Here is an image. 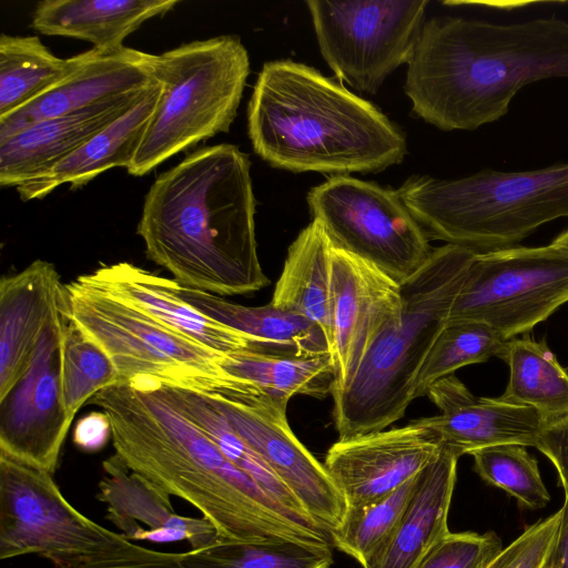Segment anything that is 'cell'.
I'll use <instances>...</instances> for the list:
<instances>
[{"label": "cell", "mask_w": 568, "mask_h": 568, "mask_svg": "<svg viewBox=\"0 0 568 568\" xmlns=\"http://www.w3.org/2000/svg\"><path fill=\"white\" fill-rule=\"evenodd\" d=\"M550 244L568 252V227L556 236Z\"/></svg>", "instance_id": "43"}, {"label": "cell", "mask_w": 568, "mask_h": 568, "mask_svg": "<svg viewBox=\"0 0 568 568\" xmlns=\"http://www.w3.org/2000/svg\"><path fill=\"white\" fill-rule=\"evenodd\" d=\"M397 192L429 240L486 253L568 217V163L447 180L413 175Z\"/></svg>", "instance_id": "6"}, {"label": "cell", "mask_w": 568, "mask_h": 568, "mask_svg": "<svg viewBox=\"0 0 568 568\" xmlns=\"http://www.w3.org/2000/svg\"><path fill=\"white\" fill-rule=\"evenodd\" d=\"M221 366L235 379L284 404L295 395L325 397L334 385L331 354L295 357L239 351L224 355Z\"/></svg>", "instance_id": "28"}, {"label": "cell", "mask_w": 568, "mask_h": 568, "mask_svg": "<svg viewBox=\"0 0 568 568\" xmlns=\"http://www.w3.org/2000/svg\"><path fill=\"white\" fill-rule=\"evenodd\" d=\"M176 0H44L37 4L31 27L44 36L84 40L94 49L123 47L145 21L171 11Z\"/></svg>", "instance_id": "26"}, {"label": "cell", "mask_w": 568, "mask_h": 568, "mask_svg": "<svg viewBox=\"0 0 568 568\" xmlns=\"http://www.w3.org/2000/svg\"><path fill=\"white\" fill-rule=\"evenodd\" d=\"M250 171L248 155L223 143L197 149L160 174L136 229L148 258L180 285L217 296L265 287Z\"/></svg>", "instance_id": "2"}, {"label": "cell", "mask_w": 568, "mask_h": 568, "mask_svg": "<svg viewBox=\"0 0 568 568\" xmlns=\"http://www.w3.org/2000/svg\"><path fill=\"white\" fill-rule=\"evenodd\" d=\"M120 382L109 355L75 323L67 318L61 385L64 408L73 419L99 392Z\"/></svg>", "instance_id": "35"}, {"label": "cell", "mask_w": 568, "mask_h": 568, "mask_svg": "<svg viewBox=\"0 0 568 568\" xmlns=\"http://www.w3.org/2000/svg\"><path fill=\"white\" fill-rule=\"evenodd\" d=\"M83 53L54 55L37 36L0 37V119L65 80L81 65Z\"/></svg>", "instance_id": "30"}, {"label": "cell", "mask_w": 568, "mask_h": 568, "mask_svg": "<svg viewBox=\"0 0 568 568\" xmlns=\"http://www.w3.org/2000/svg\"><path fill=\"white\" fill-rule=\"evenodd\" d=\"M499 358L509 366L500 399L531 407L547 423L568 414V373L545 342L511 338Z\"/></svg>", "instance_id": "31"}, {"label": "cell", "mask_w": 568, "mask_h": 568, "mask_svg": "<svg viewBox=\"0 0 568 568\" xmlns=\"http://www.w3.org/2000/svg\"><path fill=\"white\" fill-rule=\"evenodd\" d=\"M476 253L457 245L435 247L400 283L402 315L374 343L356 373L332 392L338 439L386 429L415 399V383Z\"/></svg>", "instance_id": "5"}, {"label": "cell", "mask_w": 568, "mask_h": 568, "mask_svg": "<svg viewBox=\"0 0 568 568\" xmlns=\"http://www.w3.org/2000/svg\"><path fill=\"white\" fill-rule=\"evenodd\" d=\"M131 544L75 509L52 474L0 453V559L37 555L78 568Z\"/></svg>", "instance_id": "9"}, {"label": "cell", "mask_w": 568, "mask_h": 568, "mask_svg": "<svg viewBox=\"0 0 568 568\" xmlns=\"http://www.w3.org/2000/svg\"><path fill=\"white\" fill-rule=\"evenodd\" d=\"M64 286L55 266L36 260L0 281V398L30 366L42 333L63 304Z\"/></svg>", "instance_id": "21"}, {"label": "cell", "mask_w": 568, "mask_h": 568, "mask_svg": "<svg viewBox=\"0 0 568 568\" xmlns=\"http://www.w3.org/2000/svg\"><path fill=\"white\" fill-rule=\"evenodd\" d=\"M104 476L97 499L106 505V518L129 540L187 541L191 549L210 546L220 537L204 517L176 514L170 496L133 473L114 454L102 464Z\"/></svg>", "instance_id": "19"}, {"label": "cell", "mask_w": 568, "mask_h": 568, "mask_svg": "<svg viewBox=\"0 0 568 568\" xmlns=\"http://www.w3.org/2000/svg\"><path fill=\"white\" fill-rule=\"evenodd\" d=\"M152 88L40 121L0 141V185L17 187L44 176L130 111Z\"/></svg>", "instance_id": "20"}, {"label": "cell", "mask_w": 568, "mask_h": 568, "mask_svg": "<svg viewBox=\"0 0 568 568\" xmlns=\"http://www.w3.org/2000/svg\"><path fill=\"white\" fill-rule=\"evenodd\" d=\"M176 293L196 311L247 341L254 352L312 357L329 354L322 329L306 318L271 303L245 306L176 282Z\"/></svg>", "instance_id": "24"}, {"label": "cell", "mask_w": 568, "mask_h": 568, "mask_svg": "<svg viewBox=\"0 0 568 568\" xmlns=\"http://www.w3.org/2000/svg\"><path fill=\"white\" fill-rule=\"evenodd\" d=\"M427 4V0L306 1L328 67L341 81L371 94L408 62Z\"/></svg>", "instance_id": "12"}, {"label": "cell", "mask_w": 568, "mask_h": 568, "mask_svg": "<svg viewBox=\"0 0 568 568\" xmlns=\"http://www.w3.org/2000/svg\"><path fill=\"white\" fill-rule=\"evenodd\" d=\"M568 302V252L551 244L476 253L448 321L493 328L505 342Z\"/></svg>", "instance_id": "10"}, {"label": "cell", "mask_w": 568, "mask_h": 568, "mask_svg": "<svg viewBox=\"0 0 568 568\" xmlns=\"http://www.w3.org/2000/svg\"><path fill=\"white\" fill-rule=\"evenodd\" d=\"M63 306L64 298L48 322L30 366L0 398V453L52 475L73 420L62 398Z\"/></svg>", "instance_id": "13"}, {"label": "cell", "mask_w": 568, "mask_h": 568, "mask_svg": "<svg viewBox=\"0 0 568 568\" xmlns=\"http://www.w3.org/2000/svg\"><path fill=\"white\" fill-rule=\"evenodd\" d=\"M207 397L291 490L305 513L331 535L342 524L347 504L324 464L293 433L287 404L262 394Z\"/></svg>", "instance_id": "14"}, {"label": "cell", "mask_w": 568, "mask_h": 568, "mask_svg": "<svg viewBox=\"0 0 568 568\" xmlns=\"http://www.w3.org/2000/svg\"><path fill=\"white\" fill-rule=\"evenodd\" d=\"M329 266L333 392L356 373L376 339L400 318L402 288L372 263L332 243Z\"/></svg>", "instance_id": "15"}, {"label": "cell", "mask_w": 568, "mask_h": 568, "mask_svg": "<svg viewBox=\"0 0 568 568\" xmlns=\"http://www.w3.org/2000/svg\"><path fill=\"white\" fill-rule=\"evenodd\" d=\"M443 447L432 429L412 420L403 427L338 439L327 450L324 466L347 508L361 507L414 478Z\"/></svg>", "instance_id": "16"}, {"label": "cell", "mask_w": 568, "mask_h": 568, "mask_svg": "<svg viewBox=\"0 0 568 568\" xmlns=\"http://www.w3.org/2000/svg\"><path fill=\"white\" fill-rule=\"evenodd\" d=\"M63 307L67 318L109 355L120 382L150 383L207 396L257 393L224 372V354L175 333L78 277L64 286Z\"/></svg>", "instance_id": "8"}, {"label": "cell", "mask_w": 568, "mask_h": 568, "mask_svg": "<svg viewBox=\"0 0 568 568\" xmlns=\"http://www.w3.org/2000/svg\"><path fill=\"white\" fill-rule=\"evenodd\" d=\"M474 470L488 485L497 487L521 506L529 509L544 508L550 500L538 467L526 446L517 444L496 445L470 454Z\"/></svg>", "instance_id": "36"}, {"label": "cell", "mask_w": 568, "mask_h": 568, "mask_svg": "<svg viewBox=\"0 0 568 568\" xmlns=\"http://www.w3.org/2000/svg\"><path fill=\"white\" fill-rule=\"evenodd\" d=\"M506 342L489 326L467 320L448 321L428 352L415 383L414 397L426 396L437 381L476 363L500 357Z\"/></svg>", "instance_id": "32"}, {"label": "cell", "mask_w": 568, "mask_h": 568, "mask_svg": "<svg viewBox=\"0 0 568 568\" xmlns=\"http://www.w3.org/2000/svg\"><path fill=\"white\" fill-rule=\"evenodd\" d=\"M501 548V540L494 531H449L416 568H483Z\"/></svg>", "instance_id": "37"}, {"label": "cell", "mask_w": 568, "mask_h": 568, "mask_svg": "<svg viewBox=\"0 0 568 568\" xmlns=\"http://www.w3.org/2000/svg\"><path fill=\"white\" fill-rule=\"evenodd\" d=\"M65 80L20 110L0 119V141L48 119L156 85L158 54L120 47L82 52Z\"/></svg>", "instance_id": "17"}, {"label": "cell", "mask_w": 568, "mask_h": 568, "mask_svg": "<svg viewBox=\"0 0 568 568\" xmlns=\"http://www.w3.org/2000/svg\"><path fill=\"white\" fill-rule=\"evenodd\" d=\"M417 476L387 496L361 507H348L342 524L331 532L332 545L364 568L386 545L410 501Z\"/></svg>", "instance_id": "33"}, {"label": "cell", "mask_w": 568, "mask_h": 568, "mask_svg": "<svg viewBox=\"0 0 568 568\" xmlns=\"http://www.w3.org/2000/svg\"><path fill=\"white\" fill-rule=\"evenodd\" d=\"M459 456L444 446L417 476L410 501L386 545L364 568H416L448 529Z\"/></svg>", "instance_id": "23"}, {"label": "cell", "mask_w": 568, "mask_h": 568, "mask_svg": "<svg viewBox=\"0 0 568 568\" xmlns=\"http://www.w3.org/2000/svg\"><path fill=\"white\" fill-rule=\"evenodd\" d=\"M551 78L568 79L567 21L434 17L407 62L404 89L425 122L471 131L503 118L525 85Z\"/></svg>", "instance_id": "3"}, {"label": "cell", "mask_w": 568, "mask_h": 568, "mask_svg": "<svg viewBox=\"0 0 568 568\" xmlns=\"http://www.w3.org/2000/svg\"><path fill=\"white\" fill-rule=\"evenodd\" d=\"M306 200L334 246L372 263L399 284L434 250L397 190L342 174L312 187Z\"/></svg>", "instance_id": "11"}, {"label": "cell", "mask_w": 568, "mask_h": 568, "mask_svg": "<svg viewBox=\"0 0 568 568\" xmlns=\"http://www.w3.org/2000/svg\"><path fill=\"white\" fill-rule=\"evenodd\" d=\"M250 74L236 36L194 40L158 55L162 93L126 169L142 176L173 155L229 132Z\"/></svg>", "instance_id": "7"}, {"label": "cell", "mask_w": 568, "mask_h": 568, "mask_svg": "<svg viewBox=\"0 0 568 568\" xmlns=\"http://www.w3.org/2000/svg\"><path fill=\"white\" fill-rule=\"evenodd\" d=\"M154 386L176 410L213 440L239 469L248 475L277 503L294 515L314 521L265 460L237 434L205 394L176 387Z\"/></svg>", "instance_id": "29"}, {"label": "cell", "mask_w": 568, "mask_h": 568, "mask_svg": "<svg viewBox=\"0 0 568 568\" xmlns=\"http://www.w3.org/2000/svg\"><path fill=\"white\" fill-rule=\"evenodd\" d=\"M161 93L160 82L130 111L101 130L48 174L18 185L16 190L21 200L43 199L65 183L72 190L80 189L104 171L128 169L139 150Z\"/></svg>", "instance_id": "25"}, {"label": "cell", "mask_w": 568, "mask_h": 568, "mask_svg": "<svg viewBox=\"0 0 568 568\" xmlns=\"http://www.w3.org/2000/svg\"><path fill=\"white\" fill-rule=\"evenodd\" d=\"M186 568H329L332 550L293 542L219 540L184 552Z\"/></svg>", "instance_id": "34"}, {"label": "cell", "mask_w": 568, "mask_h": 568, "mask_svg": "<svg viewBox=\"0 0 568 568\" xmlns=\"http://www.w3.org/2000/svg\"><path fill=\"white\" fill-rule=\"evenodd\" d=\"M427 396L440 414L414 420L459 457L504 444L535 447L547 424L531 407L475 396L454 374L434 383Z\"/></svg>", "instance_id": "18"}, {"label": "cell", "mask_w": 568, "mask_h": 568, "mask_svg": "<svg viewBox=\"0 0 568 568\" xmlns=\"http://www.w3.org/2000/svg\"><path fill=\"white\" fill-rule=\"evenodd\" d=\"M184 552L159 551L132 542L78 568H186Z\"/></svg>", "instance_id": "39"}, {"label": "cell", "mask_w": 568, "mask_h": 568, "mask_svg": "<svg viewBox=\"0 0 568 568\" xmlns=\"http://www.w3.org/2000/svg\"><path fill=\"white\" fill-rule=\"evenodd\" d=\"M90 402L108 416L115 454L128 468L195 507L221 540L332 550L326 530L277 503L153 384L119 382Z\"/></svg>", "instance_id": "1"}, {"label": "cell", "mask_w": 568, "mask_h": 568, "mask_svg": "<svg viewBox=\"0 0 568 568\" xmlns=\"http://www.w3.org/2000/svg\"><path fill=\"white\" fill-rule=\"evenodd\" d=\"M545 568H559L557 559H556V549H555V552L552 554L551 558L549 559V561L545 566Z\"/></svg>", "instance_id": "44"}, {"label": "cell", "mask_w": 568, "mask_h": 568, "mask_svg": "<svg viewBox=\"0 0 568 568\" xmlns=\"http://www.w3.org/2000/svg\"><path fill=\"white\" fill-rule=\"evenodd\" d=\"M247 131L261 159L292 172H378L407 151L404 133L373 103L290 59L263 64Z\"/></svg>", "instance_id": "4"}, {"label": "cell", "mask_w": 568, "mask_h": 568, "mask_svg": "<svg viewBox=\"0 0 568 568\" xmlns=\"http://www.w3.org/2000/svg\"><path fill=\"white\" fill-rule=\"evenodd\" d=\"M78 278L134 306L165 327L221 354L252 351L236 332L186 303L176 282L129 262L102 265Z\"/></svg>", "instance_id": "22"}, {"label": "cell", "mask_w": 568, "mask_h": 568, "mask_svg": "<svg viewBox=\"0 0 568 568\" xmlns=\"http://www.w3.org/2000/svg\"><path fill=\"white\" fill-rule=\"evenodd\" d=\"M561 523L556 547V559L559 568H568V497L561 506Z\"/></svg>", "instance_id": "42"}, {"label": "cell", "mask_w": 568, "mask_h": 568, "mask_svg": "<svg viewBox=\"0 0 568 568\" xmlns=\"http://www.w3.org/2000/svg\"><path fill=\"white\" fill-rule=\"evenodd\" d=\"M111 437V426L103 412H93L79 420L73 434L74 444L85 452L101 449Z\"/></svg>", "instance_id": "41"}, {"label": "cell", "mask_w": 568, "mask_h": 568, "mask_svg": "<svg viewBox=\"0 0 568 568\" xmlns=\"http://www.w3.org/2000/svg\"><path fill=\"white\" fill-rule=\"evenodd\" d=\"M331 241L316 219L287 250L271 304L318 326L331 344Z\"/></svg>", "instance_id": "27"}, {"label": "cell", "mask_w": 568, "mask_h": 568, "mask_svg": "<svg viewBox=\"0 0 568 568\" xmlns=\"http://www.w3.org/2000/svg\"><path fill=\"white\" fill-rule=\"evenodd\" d=\"M535 447L552 463L568 497V414L547 423Z\"/></svg>", "instance_id": "40"}, {"label": "cell", "mask_w": 568, "mask_h": 568, "mask_svg": "<svg viewBox=\"0 0 568 568\" xmlns=\"http://www.w3.org/2000/svg\"><path fill=\"white\" fill-rule=\"evenodd\" d=\"M561 509L528 527L483 568H545L555 552Z\"/></svg>", "instance_id": "38"}]
</instances>
